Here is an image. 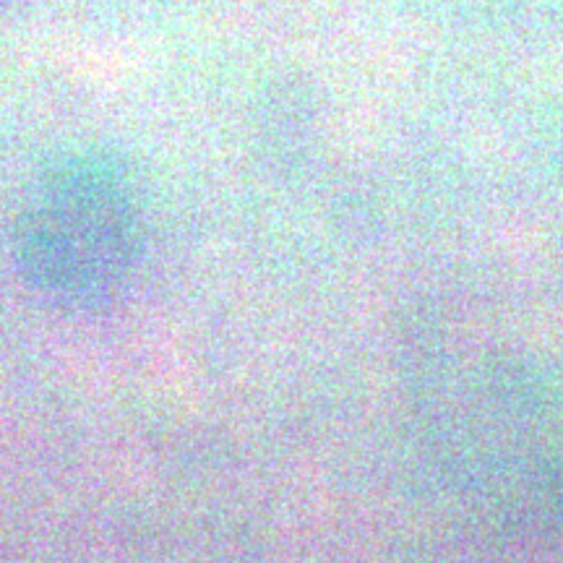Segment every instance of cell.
Masks as SVG:
<instances>
[{"mask_svg": "<svg viewBox=\"0 0 563 563\" xmlns=\"http://www.w3.org/2000/svg\"><path fill=\"white\" fill-rule=\"evenodd\" d=\"M141 251V214L129 175L102 152L42 173L13 228L19 272L63 308H97L123 290Z\"/></svg>", "mask_w": 563, "mask_h": 563, "instance_id": "1", "label": "cell"}]
</instances>
